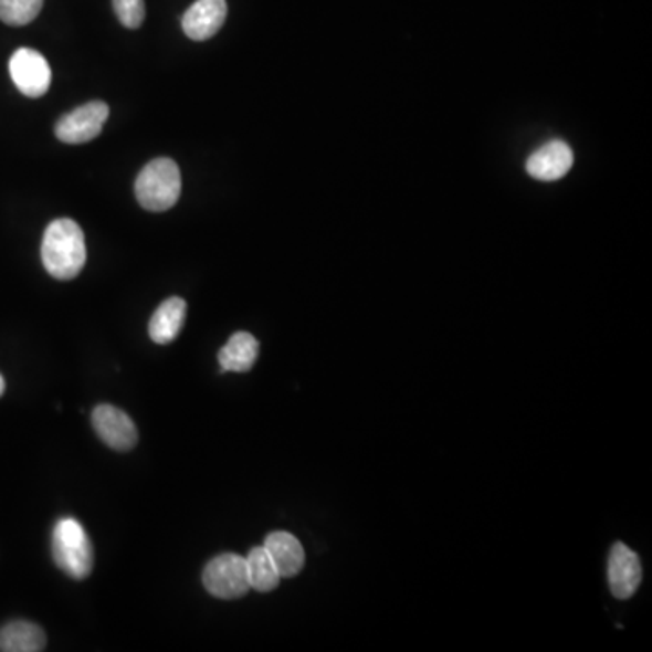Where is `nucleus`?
I'll return each instance as SVG.
<instances>
[{"label":"nucleus","mask_w":652,"mask_h":652,"mask_svg":"<svg viewBox=\"0 0 652 652\" xmlns=\"http://www.w3.org/2000/svg\"><path fill=\"white\" fill-rule=\"evenodd\" d=\"M11 81L22 95L39 98L51 86V67L39 51L21 48L11 56Z\"/></svg>","instance_id":"423d86ee"},{"label":"nucleus","mask_w":652,"mask_h":652,"mask_svg":"<svg viewBox=\"0 0 652 652\" xmlns=\"http://www.w3.org/2000/svg\"><path fill=\"white\" fill-rule=\"evenodd\" d=\"M42 263L55 280H73L86 265V238L76 221L61 218L51 221L42 240Z\"/></svg>","instance_id":"f257e3e1"},{"label":"nucleus","mask_w":652,"mask_h":652,"mask_svg":"<svg viewBox=\"0 0 652 652\" xmlns=\"http://www.w3.org/2000/svg\"><path fill=\"white\" fill-rule=\"evenodd\" d=\"M260 343L249 332H238L218 354V361L225 371H249L256 362Z\"/></svg>","instance_id":"ddd939ff"},{"label":"nucleus","mask_w":652,"mask_h":652,"mask_svg":"<svg viewBox=\"0 0 652 652\" xmlns=\"http://www.w3.org/2000/svg\"><path fill=\"white\" fill-rule=\"evenodd\" d=\"M45 648V634L31 622H11L0 629V651L39 652Z\"/></svg>","instance_id":"4468645a"},{"label":"nucleus","mask_w":652,"mask_h":652,"mask_svg":"<svg viewBox=\"0 0 652 652\" xmlns=\"http://www.w3.org/2000/svg\"><path fill=\"white\" fill-rule=\"evenodd\" d=\"M44 0H0V21L8 25H25L35 21Z\"/></svg>","instance_id":"dca6fc26"},{"label":"nucleus","mask_w":652,"mask_h":652,"mask_svg":"<svg viewBox=\"0 0 652 652\" xmlns=\"http://www.w3.org/2000/svg\"><path fill=\"white\" fill-rule=\"evenodd\" d=\"M107 116L109 107L106 102H90L86 106L76 107L75 111L62 116L56 124V138L71 146L95 140L96 136L101 135Z\"/></svg>","instance_id":"39448f33"},{"label":"nucleus","mask_w":652,"mask_h":652,"mask_svg":"<svg viewBox=\"0 0 652 652\" xmlns=\"http://www.w3.org/2000/svg\"><path fill=\"white\" fill-rule=\"evenodd\" d=\"M225 0H196L181 19V28L192 41H207L225 24Z\"/></svg>","instance_id":"1a4fd4ad"},{"label":"nucleus","mask_w":652,"mask_h":652,"mask_svg":"<svg viewBox=\"0 0 652 652\" xmlns=\"http://www.w3.org/2000/svg\"><path fill=\"white\" fill-rule=\"evenodd\" d=\"M53 558L67 577L84 580L93 571V546L86 529L75 518H62L53 529Z\"/></svg>","instance_id":"7ed1b4c3"},{"label":"nucleus","mask_w":652,"mask_h":652,"mask_svg":"<svg viewBox=\"0 0 652 652\" xmlns=\"http://www.w3.org/2000/svg\"><path fill=\"white\" fill-rule=\"evenodd\" d=\"M572 167L571 147L566 141L553 140L527 158L526 169L535 180L555 181Z\"/></svg>","instance_id":"9d476101"},{"label":"nucleus","mask_w":652,"mask_h":652,"mask_svg":"<svg viewBox=\"0 0 652 652\" xmlns=\"http://www.w3.org/2000/svg\"><path fill=\"white\" fill-rule=\"evenodd\" d=\"M187 303L181 297H169L153 314L149 323V336L156 345H169L180 336L186 322Z\"/></svg>","instance_id":"f8f14e48"},{"label":"nucleus","mask_w":652,"mask_h":652,"mask_svg":"<svg viewBox=\"0 0 652 652\" xmlns=\"http://www.w3.org/2000/svg\"><path fill=\"white\" fill-rule=\"evenodd\" d=\"M609 587L618 600H628L642 582V564L637 553L625 544L617 543L609 555Z\"/></svg>","instance_id":"6e6552de"},{"label":"nucleus","mask_w":652,"mask_h":652,"mask_svg":"<svg viewBox=\"0 0 652 652\" xmlns=\"http://www.w3.org/2000/svg\"><path fill=\"white\" fill-rule=\"evenodd\" d=\"M203 586L212 597L221 600H236L245 597L251 582L246 571V560L234 553H225L212 558L203 569Z\"/></svg>","instance_id":"20e7f679"},{"label":"nucleus","mask_w":652,"mask_h":652,"mask_svg":"<svg viewBox=\"0 0 652 652\" xmlns=\"http://www.w3.org/2000/svg\"><path fill=\"white\" fill-rule=\"evenodd\" d=\"M135 192L146 211H169L180 198V167L171 158L149 161L136 178Z\"/></svg>","instance_id":"f03ea898"},{"label":"nucleus","mask_w":652,"mask_h":652,"mask_svg":"<svg viewBox=\"0 0 652 652\" xmlns=\"http://www.w3.org/2000/svg\"><path fill=\"white\" fill-rule=\"evenodd\" d=\"M93 427L102 441L116 452H129L138 442V432L133 419L111 404H101L95 408Z\"/></svg>","instance_id":"0eeeda50"},{"label":"nucleus","mask_w":652,"mask_h":652,"mask_svg":"<svg viewBox=\"0 0 652 652\" xmlns=\"http://www.w3.org/2000/svg\"><path fill=\"white\" fill-rule=\"evenodd\" d=\"M4 390H6L4 377L0 376V396H2V393H4Z\"/></svg>","instance_id":"a211bd4d"},{"label":"nucleus","mask_w":652,"mask_h":652,"mask_svg":"<svg viewBox=\"0 0 652 652\" xmlns=\"http://www.w3.org/2000/svg\"><path fill=\"white\" fill-rule=\"evenodd\" d=\"M263 547L271 555L272 562L276 564L282 578L296 577L297 572H302L305 566V551L299 540L291 533H271Z\"/></svg>","instance_id":"9b49d317"},{"label":"nucleus","mask_w":652,"mask_h":652,"mask_svg":"<svg viewBox=\"0 0 652 652\" xmlns=\"http://www.w3.org/2000/svg\"><path fill=\"white\" fill-rule=\"evenodd\" d=\"M246 571L251 589L260 592H271L282 582V575L277 571L276 564L272 562L271 555L265 547H252L246 555Z\"/></svg>","instance_id":"2eb2a0df"},{"label":"nucleus","mask_w":652,"mask_h":652,"mask_svg":"<svg viewBox=\"0 0 652 652\" xmlns=\"http://www.w3.org/2000/svg\"><path fill=\"white\" fill-rule=\"evenodd\" d=\"M116 17L129 30H138L146 19V2L144 0H113Z\"/></svg>","instance_id":"f3484780"}]
</instances>
